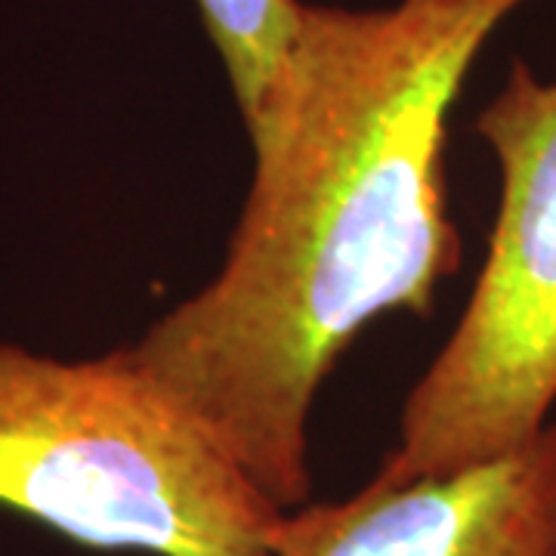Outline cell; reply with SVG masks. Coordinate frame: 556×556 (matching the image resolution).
Listing matches in <instances>:
<instances>
[{
  "label": "cell",
  "mask_w": 556,
  "mask_h": 556,
  "mask_svg": "<svg viewBox=\"0 0 556 556\" xmlns=\"http://www.w3.org/2000/svg\"><path fill=\"white\" fill-rule=\"evenodd\" d=\"M522 3H303L217 276L130 343L281 510L309 495L306 420L338 358L375 318L427 316L460 263L448 115Z\"/></svg>",
  "instance_id": "cell-1"
},
{
  "label": "cell",
  "mask_w": 556,
  "mask_h": 556,
  "mask_svg": "<svg viewBox=\"0 0 556 556\" xmlns=\"http://www.w3.org/2000/svg\"><path fill=\"white\" fill-rule=\"evenodd\" d=\"M0 507L93 551L276 556L285 510L130 346L0 340Z\"/></svg>",
  "instance_id": "cell-2"
},
{
  "label": "cell",
  "mask_w": 556,
  "mask_h": 556,
  "mask_svg": "<svg viewBox=\"0 0 556 556\" xmlns=\"http://www.w3.org/2000/svg\"><path fill=\"white\" fill-rule=\"evenodd\" d=\"M501 201L473 294L405 399L378 477L464 470L535 439L556 405V80L522 60L477 118Z\"/></svg>",
  "instance_id": "cell-3"
},
{
  "label": "cell",
  "mask_w": 556,
  "mask_h": 556,
  "mask_svg": "<svg viewBox=\"0 0 556 556\" xmlns=\"http://www.w3.org/2000/svg\"><path fill=\"white\" fill-rule=\"evenodd\" d=\"M276 556H556V420L464 470L285 510Z\"/></svg>",
  "instance_id": "cell-4"
},
{
  "label": "cell",
  "mask_w": 556,
  "mask_h": 556,
  "mask_svg": "<svg viewBox=\"0 0 556 556\" xmlns=\"http://www.w3.org/2000/svg\"><path fill=\"white\" fill-rule=\"evenodd\" d=\"M199 10L232 84L241 124L254 139L273 115L303 0H199Z\"/></svg>",
  "instance_id": "cell-5"
}]
</instances>
